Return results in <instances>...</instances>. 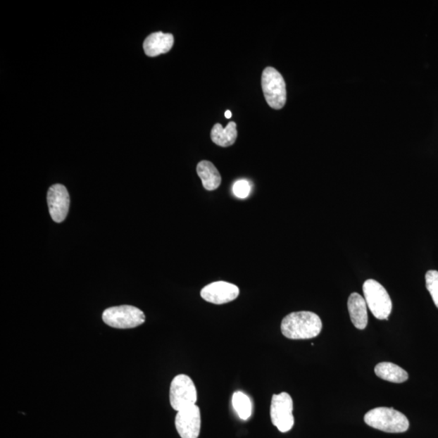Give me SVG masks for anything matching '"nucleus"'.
<instances>
[{
	"label": "nucleus",
	"instance_id": "nucleus-2",
	"mask_svg": "<svg viewBox=\"0 0 438 438\" xmlns=\"http://www.w3.org/2000/svg\"><path fill=\"white\" fill-rule=\"evenodd\" d=\"M365 422L373 429L391 434L404 432L409 428V421L397 410L389 408H376L365 415Z\"/></svg>",
	"mask_w": 438,
	"mask_h": 438
},
{
	"label": "nucleus",
	"instance_id": "nucleus-14",
	"mask_svg": "<svg viewBox=\"0 0 438 438\" xmlns=\"http://www.w3.org/2000/svg\"><path fill=\"white\" fill-rule=\"evenodd\" d=\"M237 127L234 122H230L225 128L220 124H216L211 130L212 142L221 147L232 146L238 135Z\"/></svg>",
	"mask_w": 438,
	"mask_h": 438
},
{
	"label": "nucleus",
	"instance_id": "nucleus-19",
	"mask_svg": "<svg viewBox=\"0 0 438 438\" xmlns=\"http://www.w3.org/2000/svg\"><path fill=\"white\" fill-rule=\"evenodd\" d=\"M232 116V113L231 111H227L225 112V117H226L227 119H231Z\"/></svg>",
	"mask_w": 438,
	"mask_h": 438
},
{
	"label": "nucleus",
	"instance_id": "nucleus-1",
	"mask_svg": "<svg viewBox=\"0 0 438 438\" xmlns=\"http://www.w3.org/2000/svg\"><path fill=\"white\" fill-rule=\"evenodd\" d=\"M323 329L322 320L316 313L301 311L288 314L282 320L281 331L290 339H309L317 337Z\"/></svg>",
	"mask_w": 438,
	"mask_h": 438
},
{
	"label": "nucleus",
	"instance_id": "nucleus-6",
	"mask_svg": "<svg viewBox=\"0 0 438 438\" xmlns=\"http://www.w3.org/2000/svg\"><path fill=\"white\" fill-rule=\"evenodd\" d=\"M197 392L195 384L185 375L176 376L170 387V403L177 411L196 404Z\"/></svg>",
	"mask_w": 438,
	"mask_h": 438
},
{
	"label": "nucleus",
	"instance_id": "nucleus-17",
	"mask_svg": "<svg viewBox=\"0 0 438 438\" xmlns=\"http://www.w3.org/2000/svg\"><path fill=\"white\" fill-rule=\"evenodd\" d=\"M426 287L430 293L432 301L438 308V271L429 270L425 275Z\"/></svg>",
	"mask_w": 438,
	"mask_h": 438
},
{
	"label": "nucleus",
	"instance_id": "nucleus-9",
	"mask_svg": "<svg viewBox=\"0 0 438 438\" xmlns=\"http://www.w3.org/2000/svg\"><path fill=\"white\" fill-rule=\"evenodd\" d=\"M47 203L53 221L60 223L66 218L70 196L65 187L62 184L52 185L47 192Z\"/></svg>",
	"mask_w": 438,
	"mask_h": 438
},
{
	"label": "nucleus",
	"instance_id": "nucleus-4",
	"mask_svg": "<svg viewBox=\"0 0 438 438\" xmlns=\"http://www.w3.org/2000/svg\"><path fill=\"white\" fill-rule=\"evenodd\" d=\"M261 85L267 104L270 108L282 109L287 101L286 83L282 75L274 68H266L261 77Z\"/></svg>",
	"mask_w": 438,
	"mask_h": 438
},
{
	"label": "nucleus",
	"instance_id": "nucleus-18",
	"mask_svg": "<svg viewBox=\"0 0 438 438\" xmlns=\"http://www.w3.org/2000/svg\"><path fill=\"white\" fill-rule=\"evenodd\" d=\"M232 190L233 194L239 197V199H247L250 194L251 185L249 181L240 180L234 184Z\"/></svg>",
	"mask_w": 438,
	"mask_h": 438
},
{
	"label": "nucleus",
	"instance_id": "nucleus-7",
	"mask_svg": "<svg viewBox=\"0 0 438 438\" xmlns=\"http://www.w3.org/2000/svg\"><path fill=\"white\" fill-rule=\"evenodd\" d=\"M292 411L293 401L289 394L282 392L273 395L270 405L271 421L281 432H287L292 429L295 423Z\"/></svg>",
	"mask_w": 438,
	"mask_h": 438
},
{
	"label": "nucleus",
	"instance_id": "nucleus-10",
	"mask_svg": "<svg viewBox=\"0 0 438 438\" xmlns=\"http://www.w3.org/2000/svg\"><path fill=\"white\" fill-rule=\"evenodd\" d=\"M239 287L232 283L218 281L210 283L201 291L203 300L215 304L232 302L239 296Z\"/></svg>",
	"mask_w": 438,
	"mask_h": 438
},
{
	"label": "nucleus",
	"instance_id": "nucleus-8",
	"mask_svg": "<svg viewBox=\"0 0 438 438\" xmlns=\"http://www.w3.org/2000/svg\"><path fill=\"white\" fill-rule=\"evenodd\" d=\"M201 423V411L196 404L178 411L175 416V428L181 438H199Z\"/></svg>",
	"mask_w": 438,
	"mask_h": 438
},
{
	"label": "nucleus",
	"instance_id": "nucleus-3",
	"mask_svg": "<svg viewBox=\"0 0 438 438\" xmlns=\"http://www.w3.org/2000/svg\"><path fill=\"white\" fill-rule=\"evenodd\" d=\"M367 306L377 319L388 320L392 311V302L384 287L376 280H366L363 285Z\"/></svg>",
	"mask_w": 438,
	"mask_h": 438
},
{
	"label": "nucleus",
	"instance_id": "nucleus-12",
	"mask_svg": "<svg viewBox=\"0 0 438 438\" xmlns=\"http://www.w3.org/2000/svg\"><path fill=\"white\" fill-rule=\"evenodd\" d=\"M347 307L352 323L359 330H365L368 325L367 304L360 294L352 293L347 301Z\"/></svg>",
	"mask_w": 438,
	"mask_h": 438
},
{
	"label": "nucleus",
	"instance_id": "nucleus-11",
	"mask_svg": "<svg viewBox=\"0 0 438 438\" xmlns=\"http://www.w3.org/2000/svg\"><path fill=\"white\" fill-rule=\"evenodd\" d=\"M173 45L174 37L172 34L156 32L146 37L143 48L146 56L156 57L170 51Z\"/></svg>",
	"mask_w": 438,
	"mask_h": 438
},
{
	"label": "nucleus",
	"instance_id": "nucleus-13",
	"mask_svg": "<svg viewBox=\"0 0 438 438\" xmlns=\"http://www.w3.org/2000/svg\"><path fill=\"white\" fill-rule=\"evenodd\" d=\"M196 173L201 180L203 187L208 191L216 190L222 182L220 173L211 162L201 161L197 165Z\"/></svg>",
	"mask_w": 438,
	"mask_h": 438
},
{
	"label": "nucleus",
	"instance_id": "nucleus-5",
	"mask_svg": "<svg viewBox=\"0 0 438 438\" xmlns=\"http://www.w3.org/2000/svg\"><path fill=\"white\" fill-rule=\"evenodd\" d=\"M104 322L116 329H132L146 322V315L141 309L132 306L106 308L103 313Z\"/></svg>",
	"mask_w": 438,
	"mask_h": 438
},
{
	"label": "nucleus",
	"instance_id": "nucleus-16",
	"mask_svg": "<svg viewBox=\"0 0 438 438\" xmlns=\"http://www.w3.org/2000/svg\"><path fill=\"white\" fill-rule=\"evenodd\" d=\"M232 406L239 418L247 420L252 415V403L246 394L243 392H234L232 396Z\"/></svg>",
	"mask_w": 438,
	"mask_h": 438
},
{
	"label": "nucleus",
	"instance_id": "nucleus-15",
	"mask_svg": "<svg viewBox=\"0 0 438 438\" xmlns=\"http://www.w3.org/2000/svg\"><path fill=\"white\" fill-rule=\"evenodd\" d=\"M375 373L383 380L393 383H403L408 379V373L403 368L391 362L379 363Z\"/></svg>",
	"mask_w": 438,
	"mask_h": 438
}]
</instances>
